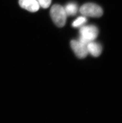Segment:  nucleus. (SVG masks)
<instances>
[{"label": "nucleus", "mask_w": 122, "mask_h": 123, "mask_svg": "<svg viewBox=\"0 0 122 123\" xmlns=\"http://www.w3.org/2000/svg\"><path fill=\"white\" fill-rule=\"evenodd\" d=\"M79 33L80 35L78 40L87 45L97 38L98 30L94 25L82 26L80 29Z\"/></svg>", "instance_id": "obj_1"}, {"label": "nucleus", "mask_w": 122, "mask_h": 123, "mask_svg": "<svg viewBox=\"0 0 122 123\" xmlns=\"http://www.w3.org/2000/svg\"><path fill=\"white\" fill-rule=\"evenodd\" d=\"M50 15L53 22L58 27H63L66 24L67 17L64 8L59 5H55L50 10Z\"/></svg>", "instance_id": "obj_2"}, {"label": "nucleus", "mask_w": 122, "mask_h": 123, "mask_svg": "<svg viewBox=\"0 0 122 123\" xmlns=\"http://www.w3.org/2000/svg\"><path fill=\"white\" fill-rule=\"evenodd\" d=\"M80 11L84 16L92 17H99L102 15L103 10L98 5L92 3H88L81 7Z\"/></svg>", "instance_id": "obj_3"}, {"label": "nucleus", "mask_w": 122, "mask_h": 123, "mask_svg": "<svg viewBox=\"0 0 122 123\" xmlns=\"http://www.w3.org/2000/svg\"><path fill=\"white\" fill-rule=\"evenodd\" d=\"M71 46L75 54L78 58H84L89 54L87 45L79 40H73L71 42Z\"/></svg>", "instance_id": "obj_4"}, {"label": "nucleus", "mask_w": 122, "mask_h": 123, "mask_svg": "<svg viewBox=\"0 0 122 123\" xmlns=\"http://www.w3.org/2000/svg\"><path fill=\"white\" fill-rule=\"evenodd\" d=\"M19 4L23 8L31 12L38 11L40 5L37 0H19Z\"/></svg>", "instance_id": "obj_5"}, {"label": "nucleus", "mask_w": 122, "mask_h": 123, "mask_svg": "<svg viewBox=\"0 0 122 123\" xmlns=\"http://www.w3.org/2000/svg\"><path fill=\"white\" fill-rule=\"evenodd\" d=\"M87 48L89 54L95 57L100 56L102 50L101 45L94 41L89 43L87 45Z\"/></svg>", "instance_id": "obj_6"}, {"label": "nucleus", "mask_w": 122, "mask_h": 123, "mask_svg": "<svg viewBox=\"0 0 122 123\" xmlns=\"http://www.w3.org/2000/svg\"><path fill=\"white\" fill-rule=\"evenodd\" d=\"M64 9L67 15L73 16L77 13L78 6L76 4L71 2L67 4Z\"/></svg>", "instance_id": "obj_7"}, {"label": "nucleus", "mask_w": 122, "mask_h": 123, "mask_svg": "<svg viewBox=\"0 0 122 123\" xmlns=\"http://www.w3.org/2000/svg\"><path fill=\"white\" fill-rule=\"evenodd\" d=\"M87 21L86 18L84 16H80L74 21L72 23L73 27L78 28L83 26Z\"/></svg>", "instance_id": "obj_8"}, {"label": "nucleus", "mask_w": 122, "mask_h": 123, "mask_svg": "<svg viewBox=\"0 0 122 123\" xmlns=\"http://www.w3.org/2000/svg\"><path fill=\"white\" fill-rule=\"evenodd\" d=\"M39 5L43 8H47L50 5L51 0H37Z\"/></svg>", "instance_id": "obj_9"}]
</instances>
